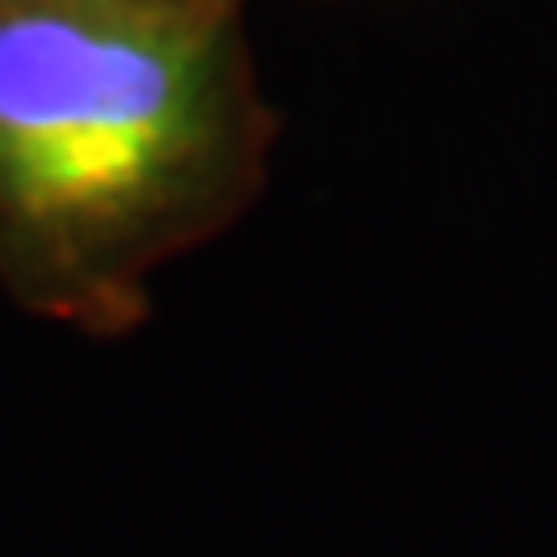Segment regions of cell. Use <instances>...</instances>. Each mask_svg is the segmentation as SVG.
<instances>
[{
    "label": "cell",
    "mask_w": 557,
    "mask_h": 557,
    "mask_svg": "<svg viewBox=\"0 0 557 557\" xmlns=\"http://www.w3.org/2000/svg\"><path fill=\"white\" fill-rule=\"evenodd\" d=\"M0 5H5V0H0Z\"/></svg>",
    "instance_id": "cell-2"
},
{
    "label": "cell",
    "mask_w": 557,
    "mask_h": 557,
    "mask_svg": "<svg viewBox=\"0 0 557 557\" xmlns=\"http://www.w3.org/2000/svg\"><path fill=\"white\" fill-rule=\"evenodd\" d=\"M243 0L0 5V289L114 341L269 181Z\"/></svg>",
    "instance_id": "cell-1"
}]
</instances>
